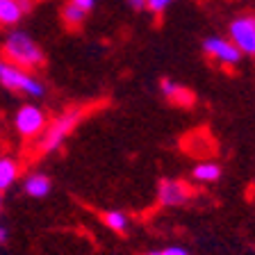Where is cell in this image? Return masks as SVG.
<instances>
[{
    "mask_svg": "<svg viewBox=\"0 0 255 255\" xmlns=\"http://www.w3.org/2000/svg\"><path fill=\"white\" fill-rule=\"evenodd\" d=\"M2 53L9 62H14L16 66H23L27 71H37L46 62V55H43L41 46L37 43V39L32 37L30 32L21 30V27H11L7 32Z\"/></svg>",
    "mask_w": 255,
    "mask_h": 255,
    "instance_id": "1",
    "label": "cell"
},
{
    "mask_svg": "<svg viewBox=\"0 0 255 255\" xmlns=\"http://www.w3.org/2000/svg\"><path fill=\"white\" fill-rule=\"evenodd\" d=\"M0 85L5 87L7 91H18V94L32 98V101L43 98L48 91L46 82L39 75H34V71L16 66L9 59H5V62L0 64Z\"/></svg>",
    "mask_w": 255,
    "mask_h": 255,
    "instance_id": "2",
    "label": "cell"
},
{
    "mask_svg": "<svg viewBox=\"0 0 255 255\" xmlns=\"http://www.w3.org/2000/svg\"><path fill=\"white\" fill-rule=\"evenodd\" d=\"M80 119H82V112L80 110H66L62 114H57L53 121L48 123L46 132L39 137V153L41 155L57 153L64 143H66V139L71 137V132L75 130Z\"/></svg>",
    "mask_w": 255,
    "mask_h": 255,
    "instance_id": "3",
    "label": "cell"
},
{
    "mask_svg": "<svg viewBox=\"0 0 255 255\" xmlns=\"http://www.w3.org/2000/svg\"><path fill=\"white\" fill-rule=\"evenodd\" d=\"M11 128L21 139H37L46 132L48 128V117L41 105L34 101L18 105V110L11 117Z\"/></svg>",
    "mask_w": 255,
    "mask_h": 255,
    "instance_id": "4",
    "label": "cell"
},
{
    "mask_svg": "<svg viewBox=\"0 0 255 255\" xmlns=\"http://www.w3.org/2000/svg\"><path fill=\"white\" fill-rule=\"evenodd\" d=\"M201 48L210 59H214V62H219V64H226V66H235V64H239L242 57H244V53L235 46L233 39L221 37V34H210V37H205Z\"/></svg>",
    "mask_w": 255,
    "mask_h": 255,
    "instance_id": "5",
    "label": "cell"
},
{
    "mask_svg": "<svg viewBox=\"0 0 255 255\" xmlns=\"http://www.w3.org/2000/svg\"><path fill=\"white\" fill-rule=\"evenodd\" d=\"M228 37L235 41V46L249 57H255V16L242 14L233 18L228 25Z\"/></svg>",
    "mask_w": 255,
    "mask_h": 255,
    "instance_id": "6",
    "label": "cell"
},
{
    "mask_svg": "<svg viewBox=\"0 0 255 255\" xmlns=\"http://www.w3.org/2000/svg\"><path fill=\"white\" fill-rule=\"evenodd\" d=\"M157 203L162 207H180L191 198V189L178 178H162L157 182Z\"/></svg>",
    "mask_w": 255,
    "mask_h": 255,
    "instance_id": "7",
    "label": "cell"
},
{
    "mask_svg": "<svg viewBox=\"0 0 255 255\" xmlns=\"http://www.w3.org/2000/svg\"><path fill=\"white\" fill-rule=\"evenodd\" d=\"M23 194L30 198H46L50 191H53V178L43 171H32L23 178L21 182Z\"/></svg>",
    "mask_w": 255,
    "mask_h": 255,
    "instance_id": "8",
    "label": "cell"
},
{
    "mask_svg": "<svg viewBox=\"0 0 255 255\" xmlns=\"http://www.w3.org/2000/svg\"><path fill=\"white\" fill-rule=\"evenodd\" d=\"M159 94L164 96L166 101L178 103V105H189V103L194 101V94H191L185 85H180L178 80H171V78L159 80Z\"/></svg>",
    "mask_w": 255,
    "mask_h": 255,
    "instance_id": "9",
    "label": "cell"
},
{
    "mask_svg": "<svg viewBox=\"0 0 255 255\" xmlns=\"http://www.w3.org/2000/svg\"><path fill=\"white\" fill-rule=\"evenodd\" d=\"M18 178H21V164L11 155H2L0 157V191L7 194L11 185L18 182Z\"/></svg>",
    "mask_w": 255,
    "mask_h": 255,
    "instance_id": "10",
    "label": "cell"
},
{
    "mask_svg": "<svg viewBox=\"0 0 255 255\" xmlns=\"http://www.w3.org/2000/svg\"><path fill=\"white\" fill-rule=\"evenodd\" d=\"M223 175V166L219 164V162H198L194 169H191V178L196 182H201V185H212V182L221 180Z\"/></svg>",
    "mask_w": 255,
    "mask_h": 255,
    "instance_id": "11",
    "label": "cell"
},
{
    "mask_svg": "<svg viewBox=\"0 0 255 255\" xmlns=\"http://www.w3.org/2000/svg\"><path fill=\"white\" fill-rule=\"evenodd\" d=\"M101 219L105 223V228H110L117 235H128V230H130V217L123 210H107L101 214Z\"/></svg>",
    "mask_w": 255,
    "mask_h": 255,
    "instance_id": "12",
    "label": "cell"
},
{
    "mask_svg": "<svg viewBox=\"0 0 255 255\" xmlns=\"http://www.w3.org/2000/svg\"><path fill=\"white\" fill-rule=\"evenodd\" d=\"M23 16H25V11H23L18 0H0V23L5 27H16V23Z\"/></svg>",
    "mask_w": 255,
    "mask_h": 255,
    "instance_id": "13",
    "label": "cell"
},
{
    "mask_svg": "<svg viewBox=\"0 0 255 255\" xmlns=\"http://www.w3.org/2000/svg\"><path fill=\"white\" fill-rule=\"evenodd\" d=\"M87 16H89V11L78 7L75 2H71V0L62 7V18L66 25H82V23L87 21Z\"/></svg>",
    "mask_w": 255,
    "mask_h": 255,
    "instance_id": "14",
    "label": "cell"
},
{
    "mask_svg": "<svg viewBox=\"0 0 255 255\" xmlns=\"http://www.w3.org/2000/svg\"><path fill=\"white\" fill-rule=\"evenodd\" d=\"M173 5V0H146V9H150L153 14H162Z\"/></svg>",
    "mask_w": 255,
    "mask_h": 255,
    "instance_id": "15",
    "label": "cell"
},
{
    "mask_svg": "<svg viewBox=\"0 0 255 255\" xmlns=\"http://www.w3.org/2000/svg\"><path fill=\"white\" fill-rule=\"evenodd\" d=\"M7 242H9V228L2 219V223H0V246H7Z\"/></svg>",
    "mask_w": 255,
    "mask_h": 255,
    "instance_id": "16",
    "label": "cell"
},
{
    "mask_svg": "<svg viewBox=\"0 0 255 255\" xmlns=\"http://www.w3.org/2000/svg\"><path fill=\"white\" fill-rule=\"evenodd\" d=\"M71 2H75L78 7H82V9L91 11V9L96 7V2H98V0H71Z\"/></svg>",
    "mask_w": 255,
    "mask_h": 255,
    "instance_id": "17",
    "label": "cell"
},
{
    "mask_svg": "<svg viewBox=\"0 0 255 255\" xmlns=\"http://www.w3.org/2000/svg\"><path fill=\"white\" fill-rule=\"evenodd\" d=\"M132 9H146V0H126Z\"/></svg>",
    "mask_w": 255,
    "mask_h": 255,
    "instance_id": "18",
    "label": "cell"
},
{
    "mask_svg": "<svg viewBox=\"0 0 255 255\" xmlns=\"http://www.w3.org/2000/svg\"><path fill=\"white\" fill-rule=\"evenodd\" d=\"M18 2H21V7H23V11H25V14H30L32 7H34V0H18Z\"/></svg>",
    "mask_w": 255,
    "mask_h": 255,
    "instance_id": "19",
    "label": "cell"
},
{
    "mask_svg": "<svg viewBox=\"0 0 255 255\" xmlns=\"http://www.w3.org/2000/svg\"><path fill=\"white\" fill-rule=\"evenodd\" d=\"M146 255H162V251H150V253H146Z\"/></svg>",
    "mask_w": 255,
    "mask_h": 255,
    "instance_id": "20",
    "label": "cell"
}]
</instances>
